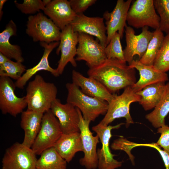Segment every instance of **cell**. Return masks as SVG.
<instances>
[{
    "label": "cell",
    "mask_w": 169,
    "mask_h": 169,
    "mask_svg": "<svg viewBox=\"0 0 169 169\" xmlns=\"http://www.w3.org/2000/svg\"><path fill=\"white\" fill-rule=\"evenodd\" d=\"M57 92L54 83L47 82L41 75H36L26 89L27 109L45 113L50 109L52 103L57 98Z\"/></svg>",
    "instance_id": "7a4b0ae2"
},
{
    "label": "cell",
    "mask_w": 169,
    "mask_h": 169,
    "mask_svg": "<svg viewBox=\"0 0 169 169\" xmlns=\"http://www.w3.org/2000/svg\"><path fill=\"white\" fill-rule=\"evenodd\" d=\"M132 2V0H118L112 12L106 11L104 13L103 18L105 20L107 44L117 32L122 38L128 12Z\"/></svg>",
    "instance_id": "2e32d148"
},
{
    "label": "cell",
    "mask_w": 169,
    "mask_h": 169,
    "mask_svg": "<svg viewBox=\"0 0 169 169\" xmlns=\"http://www.w3.org/2000/svg\"><path fill=\"white\" fill-rule=\"evenodd\" d=\"M50 110L57 118L63 134L79 132V116L77 107L67 103L62 104L56 98L52 103Z\"/></svg>",
    "instance_id": "9a60e30c"
},
{
    "label": "cell",
    "mask_w": 169,
    "mask_h": 169,
    "mask_svg": "<svg viewBox=\"0 0 169 169\" xmlns=\"http://www.w3.org/2000/svg\"><path fill=\"white\" fill-rule=\"evenodd\" d=\"M60 29L50 18L42 13L30 15L26 24V33L35 42L49 44L60 41Z\"/></svg>",
    "instance_id": "5b68a950"
},
{
    "label": "cell",
    "mask_w": 169,
    "mask_h": 169,
    "mask_svg": "<svg viewBox=\"0 0 169 169\" xmlns=\"http://www.w3.org/2000/svg\"><path fill=\"white\" fill-rule=\"evenodd\" d=\"M153 66L161 72H166L169 70V33L164 36Z\"/></svg>",
    "instance_id": "f546056e"
},
{
    "label": "cell",
    "mask_w": 169,
    "mask_h": 169,
    "mask_svg": "<svg viewBox=\"0 0 169 169\" xmlns=\"http://www.w3.org/2000/svg\"><path fill=\"white\" fill-rule=\"evenodd\" d=\"M88 77L103 84L111 94L132 86L136 79L135 69L116 59H106L97 66L89 68Z\"/></svg>",
    "instance_id": "6da1fadb"
},
{
    "label": "cell",
    "mask_w": 169,
    "mask_h": 169,
    "mask_svg": "<svg viewBox=\"0 0 169 169\" xmlns=\"http://www.w3.org/2000/svg\"><path fill=\"white\" fill-rule=\"evenodd\" d=\"M157 132L161 135L156 144L169 155V126L163 125L158 129Z\"/></svg>",
    "instance_id": "e575fe53"
},
{
    "label": "cell",
    "mask_w": 169,
    "mask_h": 169,
    "mask_svg": "<svg viewBox=\"0 0 169 169\" xmlns=\"http://www.w3.org/2000/svg\"><path fill=\"white\" fill-rule=\"evenodd\" d=\"M65 86L68 91L66 103L78 108L85 120L93 121L100 115L106 113L107 102L85 94L73 83H67Z\"/></svg>",
    "instance_id": "3957f363"
},
{
    "label": "cell",
    "mask_w": 169,
    "mask_h": 169,
    "mask_svg": "<svg viewBox=\"0 0 169 169\" xmlns=\"http://www.w3.org/2000/svg\"><path fill=\"white\" fill-rule=\"evenodd\" d=\"M7 1L6 0H0V19L2 18L3 12L2 11L3 8L5 3Z\"/></svg>",
    "instance_id": "8d00e7d4"
},
{
    "label": "cell",
    "mask_w": 169,
    "mask_h": 169,
    "mask_svg": "<svg viewBox=\"0 0 169 169\" xmlns=\"http://www.w3.org/2000/svg\"><path fill=\"white\" fill-rule=\"evenodd\" d=\"M72 83L88 96L105 101L108 104L113 98L114 94L110 93L100 82L93 78L86 77L75 70L72 71Z\"/></svg>",
    "instance_id": "ac0fdd59"
},
{
    "label": "cell",
    "mask_w": 169,
    "mask_h": 169,
    "mask_svg": "<svg viewBox=\"0 0 169 169\" xmlns=\"http://www.w3.org/2000/svg\"><path fill=\"white\" fill-rule=\"evenodd\" d=\"M124 123L115 126H105L100 123L92 127V130L98 136L102 144V147L98 149L97 155L98 159V167L99 169H115L121 166L122 161L115 159V155L112 154L109 147V142L112 136L111 131L119 128Z\"/></svg>",
    "instance_id": "7c38bea8"
},
{
    "label": "cell",
    "mask_w": 169,
    "mask_h": 169,
    "mask_svg": "<svg viewBox=\"0 0 169 169\" xmlns=\"http://www.w3.org/2000/svg\"><path fill=\"white\" fill-rule=\"evenodd\" d=\"M141 99V97L131 86L125 88L120 95L114 94L113 98L108 103L106 113L100 123L107 126L115 119L123 117L126 119V126L128 127L134 123L129 112L130 105L133 102H139Z\"/></svg>",
    "instance_id": "277c9868"
},
{
    "label": "cell",
    "mask_w": 169,
    "mask_h": 169,
    "mask_svg": "<svg viewBox=\"0 0 169 169\" xmlns=\"http://www.w3.org/2000/svg\"><path fill=\"white\" fill-rule=\"evenodd\" d=\"M121 38L118 32H116L105 47V52L107 59H116L122 62L126 63L120 43Z\"/></svg>",
    "instance_id": "4dcf8cb0"
},
{
    "label": "cell",
    "mask_w": 169,
    "mask_h": 169,
    "mask_svg": "<svg viewBox=\"0 0 169 169\" xmlns=\"http://www.w3.org/2000/svg\"><path fill=\"white\" fill-rule=\"evenodd\" d=\"M129 65L131 68L137 69L139 73V80L131 86L136 92L141 90L148 85L159 82H165L168 79L166 72L158 71L153 65L144 64L139 60H133Z\"/></svg>",
    "instance_id": "ffe728a7"
},
{
    "label": "cell",
    "mask_w": 169,
    "mask_h": 169,
    "mask_svg": "<svg viewBox=\"0 0 169 169\" xmlns=\"http://www.w3.org/2000/svg\"><path fill=\"white\" fill-rule=\"evenodd\" d=\"M17 32L16 25L11 20L0 33V53L10 59H13L16 61L22 63L24 59L20 47L17 44H12L9 42L10 38L16 35Z\"/></svg>",
    "instance_id": "cb8c5ba5"
},
{
    "label": "cell",
    "mask_w": 169,
    "mask_h": 169,
    "mask_svg": "<svg viewBox=\"0 0 169 169\" xmlns=\"http://www.w3.org/2000/svg\"><path fill=\"white\" fill-rule=\"evenodd\" d=\"M16 88L11 78L0 77V109L3 114L16 117L27 107L25 96L19 97L15 93Z\"/></svg>",
    "instance_id": "8fae6325"
},
{
    "label": "cell",
    "mask_w": 169,
    "mask_h": 169,
    "mask_svg": "<svg viewBox=\"0 0 169 169\" xmlns=\"http://www.w3.org/2000/svg\"><path fill=\"white\" fill-rule=\"evenodd\" d=\"M103 18L89 17L83 13L77 14L70 24L74 31L96 37L105 47L107 44L106 28Z\"/></svg>",
    "instance_id": "e0dca14e"
},
{
    "label": "cell",
    "mask_w": 169,
    "mask_h": 169,
    "mask_svg": "<svg viewBox=\"0 0 169 169\" xmlns=\"http://www.w3.org/2000/svg\"><path fill=\"white\" fill-rule=\"evenodd\" d=\"M63 134L59 120L50 110L44 113L40 130L31 149L36 155L54 147Z\"/></svg>",
    "instance_id": "52a82bcc"
},
{
    "label": "cell",
    "mask_w": 169,
    "mask_h": 169,
    "mask_svg": "<svg viewBox=\"0 0 169 169\" xmlns=\"http://www.w3.org/2000/svg\"><path fill=\"white\" fill-rule=\"evenodd\" d=\"M126 46L123 50L126 62L130 64L134 56H138L139 59L146 52L149 42L152 37L153 32L149 30L148 27L142 28V32L136 35L134 29L126 24L125 26Z\"/></svg>",
    "instance_id": "5bb4252c"
},
{
    "label": "cell",
    "mask_w": 169,
    "mask_h": 169,
    "mask_svg": "<svg viewBox=\"0 0 169 169\" xmlns=\"http://www.w3.org/2000/svg\"><path fill=\"white\" fill-rule=\"evenodd\" d=\"M71 8L77 14H82L90 6L94 4L96 0H70Z\"/></svg>",
    "instance_id": "836d02e7"
},
{
    "label": "cell",
    "mask_w": 169,
    "mask_h": 169,
    "mask_svg": "<svg viewBox=\"0 0 169 169\" xmlns=\"http://www.w3.org/2000/svg\"><path fill=\"white\" fill-rule=\"evenodd\" d=\"M44 113L27 109L21 113L20 126L24 132L22 143L31 148L41 128Z\"/></svg>",
    "instance_id": "7402d4cb"
},
{
    "label": "cell",
    "mask_w": 169,
    "mask_h": 169,
    "mask_svg": "<svg viewBox=\"0 0 169 169\" xmlns=\"http://www.w3.org/2000/svg\"><path fill=\"white\" fill-rule=\"evenodd\" d=\"M59 42H55L49 44L44 42H40L41 47L44 48L43 55L38 62L35 66L26 69L21 77L15 82L16 87L23 89L27 82L34 75L41 70H45L50 72L54 76L58 77L60 75L56 69L52 68L50 66L48 57L50 53L55 48L59 46Z\"/></svg>",
    "instance_id": "44dd1931"
},
{
    "label": "cell",
    "mask_w": 169,
    "mask_h": 169,
    "mask_svg": "<svg viewBox=\"0 0 169 169\" xmlns=\"http://www.w3.org/2000/svg\"><path fill=\"white\" fill-rule=\"evenodd\" d=\"M126 21L130 26L138 29L149 27L159 28L160 19L155 8L154 0H136L130 7Z\"/></svg>",
    "instance_id": "8992f818"
},
{
    "label": "cell",
    "mask_w": 169,
    "mask_h": 169,
    "mask_svg": "<svg viewBox=\"0 0 169 169\" xmlns=\"http://www.w3.org/2000/svg\"><path fill=\"white\" fill-rule=\"evenodd\" d=\"M155 9L160 17L159 28L167 34L169 33V0H154Z\"/></svg>",
    "instance_id": "1f68e13d"
},
{
    "label": "cell",
    "mask_w": 169,
    "mask_h": 169,
    "mask_svg": "<svg viewBox=\"0 0 169 169\" xmlns=\"http://www.w3.org/2000/svg\"><path fill=\"white\" fill-rule=\"evenodd\" d=\"M105 47L94 39L93 36L84 33H79L75 60L85 61L89 68L97 66L107 59Z\"/></svg>",
    "instance_id": "9c48e42d"
},
{
    "label": "cell",
    "mask_w": 169,
    "mask_h": 169,
    "mask_svg": "<svg viewBox=\"0 0 169 169\" xmlns=\"http://www.w3.org/2000/svg\"><path fill=\"white\" fill-rule=\"evenodd\" d=\"M59 41L56 54L58 55L60 52L61 56L56 69L60 75L62 74L68 63L70 62L74 67L77 66L74 57L76 55L78 33L74 32L69 24L61 31Z\"/></svg>",
    "instance_id": "4fadbf2b"
},
{
    "label": "cell",
    "mask_w": 169,
    "mask_h": 169,
    "mask_svg": "<svg viewBox=\"0 0 169 169\" xmlns=\"http://www.w3.org/2000/svg\"><path fill=\"white\" fill-rule=\"evenodd\" d=\"M79 116V128L81 139L84 157L80 164L86 169H95L98 167V159L96 147L99 142L97 135L94 136L89 128L90 122L85 120L80 110L77 108Z\"/></svg>",
    "instance_id": "30bf717a"
},
{
    "label": "cell",
    "mask_w": 169,
    "mask_h": 169,
    "mask_svg": "<svg viewBox=\"0 0 169 169\" xmlns=\"http://www.w3.org/2000/svg\"><path fill=\"white\" fill-rule=\"evenodd\" d=\"M40 155L37 161L36 169H66L67 161L54 147L45 150Z\"/></svg>",
    "instance_id": "4316f807"
},
{
    "label": "cell",
    "mask_w": 169,
    "mask_h": 169,
    "mask_svg": "<svg viewBox=\"0 0 169 169\" xmlns=\"http://www.w3.org/2000/svg\"><path fill=\"white\" fill-rule=\"evenodd\" d=\"M54 147L60 156L69 163L77 152L83 151L80 132L62 134Z\"/></svg>",
    "instance_id": "603a6c76"
},
{
    "label": "cell",
    "mask_w": 169,
    "mask_h": 169,
    "mask_svg": "<svg viewBox=\"0 0 169 169\" xmlns=\"http://www.w3.org/2000/svg\"><path fill=\"white\" fill-rule=\"evenodd\" d=\"M51 1V0H43L42 2L43 5L45 7L50 3Z\"/></svg>",
    "instance_id": "74e56055"
},
{
    "label": "cell",
    "mask_w": 169,
    "mask_h": 169,
    "mask_svg": "<svg viewBox=\"0 0 169 169\" xmlns=\"http://www.w3.org/2000/svg\"><path fill=\"white\" fill-rule=\"evenodd\" d=\"M15 4L19 10L26 14H35L41 10L44 11L45 8L41 0H24L22 3L15 1Z\"/></svg>",
    "instance_id": "d6a6232c"
},
{
    "label": "cell",
    "mask_w": 169,
    "mask_h": 169,
    "mask_svg": "<svg viewBox=\"0 0 169 169\" xmlns=\"http://www.w3.org/2000/svg\"><path fill=\"white\" fill-rule=\"evenodd\" d=\"M9 59L3 54L0 53V65H1L8 60Z\"/></svg>",
    "instance_id": "d590c367"
},
{
    "label": "cell",
    "mask_w": 169,
    "mask_h": 169,
    "mask_svg": "<svg viewBox=\"0 0 169 169\" xmlns=\"http://www.w3.org/2000/svg\"><path fill=\"white\" fill-rule=\"evenodd\" d=\"M31 148L16 142L6 150L2 169H36L37 159Z\"/></svg>",
    "instance_id": "ba28073f"
},
{
    "label": "cell",
    "mask_w": 169,
    "mask_h": 169,
    "mask_svg": "<svg viewBox=\"0 0 169 169\" xmlns=\"http://www.w3.org/2000/svg\"><path fill=\"white\" fill-rule=\"evenodd\" d=\"M166 84L159 82L148 85L136 92L141 97L139 102L145 110L154 108L160 101L164 92Z\"/></svg>",
    "instance_id": "d4e9b609"
},
{
    "label": "cell",
    "mask_w": 169,
    "mask_h": 169,
    "mask_svg": "<svg viewBox=\"0 0 169 169\" xmlns=\"http://www.w3.org/2000/svg\"><path fill=\"white\" fill-rule=\"evenodd\" d=\"M164 36L163 32L159 29L153 32L152 38L149 42L146 51L139 60L142 64L152 66L161 46Z\"/></svg>",
    "instance_id": "83f0119b"
},
{
    "label": "cell",
    "mask_w": 169,
    "mask_h": 169,
    "mask_svg": "<svg viewBox=\"0 0 169 169\" xmlns=\"http://www.w3.org/2000/svg\"><path fill=\"white\" fill-rule=\"evenodd\" d=\"M61 31L70 24L77 16L67 0H53L43 11Z\"/></svg>",
    "instance_id": "d6986e66"
},
{
    "label": "cell",
    "mask_w": 169,
    "mask_h": 169,
    "mask_svg": "<svg viewBox=\"0 0 169 169\" xmlns=\"http://www.w3.org/2000/svg\"></svg>",
    "instance_id": "f35d334b"
},
{
    "label": "cell",
    "mask_w": 169,
    "mask_h": 169,
    "mask_svg": "<svg viewBox=\"0 0 169 169\" xmlns=\"http://www.w3.org/2000/svg\"><path fill=\"white\" fill-rule=\"evenodd\" d=\"M26 70L25 66L22 63L14 62L9 59L5 63L0 65V76L8 77L17 81Z\"/></svg>",
    "instance_id": "f1b7e54d"
},
{
    "label": "cell",
    "mask_w": 169,
    "mask_h": 169,
    "mask_svg": "<svg viewBox=\"0 0 169 169\" xmlns=\"http://www.w3.org/2000/svg\"><path fill=\"white\" fill-rule=\"evenodd\" d=\"M169 113V82L166 84L161 98L154 110L146 115V118L155 128L165 124V118Z\"/></svg>",
    "instance_id": "484cf974"
}]
</instances>
